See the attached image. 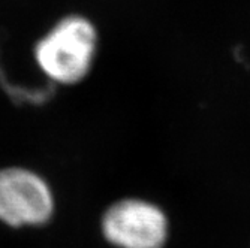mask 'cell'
<instances>
[{
	"instance_id": "6da1fadb",
	"label": "cell",
	"mask_w": 250,
	"mask_h": 248,
	"mask_svg": "<svg viewBox=\"0 0 250 248\" xmlns=\"http://www.w3.org/2000/svg\"><path fill=\"white\" fill-rule=\"evenodd\" d=\"M99 48L96 26L84 15L60 18L33 45V60L51 85L71 87L92 72Z\"/></svg>"
},
{
	"instance_id": "7a4b0ae2",
	"label": "cell",
	"mask_w": 250,
	"mask_h": 248,
	"mask_svg": "<svg viewBox=\"0 0 250 248\" xmlns=\"http://www.w3.org/2000/svg\"><path fill=\"white\" fill-rule=\"evenodd\" d=\"M56 210L54 190L42 173L18 165L0 168V223L12 229L42 228Z\"/></svg>"
},
{
	"instance_id": "3957f363",
	"label": "cell",
	"mask_w": 250,
	"mask_h": 248,
	"mask_svg": "<svg viewBox=\"0 0 250 248\" xmlns=\"http://www.w3.org/2000/svg\"><path fill=\"white\" fill-rule=\"evenodd\" d=\"M101 232L117 248H164L169 236V218L150 200L125 197L102 212Z\"/></svg>"
}]
</instances>
